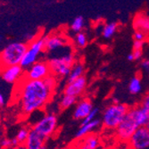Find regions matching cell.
<instances>
[{"mask_svg": "<svg viewBox=\"0 0 149 149\" xmlns=\"http://www.w3.org/2000/svg\"><path fill=\"white\" fill-rule=\"evenodd\" d=\"M88 85V80L85 76H82L79 78L78 79H75L71 82H67L63 90V95H68L74 97H79L83 94Z\"/></svg>", "mask_w": 149, "mask_h": 149, "instance_id": "cell-10", "label": "cell"}, {"mask_svg": "<svg viewBox=\"0 0 149 149\" xmlns=\"http://www.w3.org/2000/svg\"><path fill=\"white\" fill-rule=\"evenodd\" d=\"M5 104H6V97L4 96V94L0 92V110L2 109Z\"/></svg>", "mask_w": 149, "mask_h": 149, "instance_id": "cell-34", "label": "cell"}, {"mask_svg": "<svg viewBox=\"0 0 149 149\" xmlns=\"http://www.w3.org/2000/svg\"><path fill=\"white\" fill-rule=\"evenodd\" d=\"M24 72L25 71L20 65H13L0 71V76L6 82L9 84H16L23 78Z\"/></svg>", "mask_w": 149, "mask_h": 149, "instance_id": "cell-11", "label": "cell"}, {"mask_svg": "<svg viewBox=\"0 0 149 149\" xmlns=\"http://www.w3.org/2000/svg\"><path fill=\"white\" fill-rule=\"evenodd\" d=\"M0 146H1L2 149H12L13 147L12 139H8V138L2 139L0 140Z\"/></svg>", "mask_w": 149, "mask_h": 149, "instance_id": "cell-28", "label": "cell"}, {"mask_svg": "<svg viewBox=\"0 0 149 149\" xmlns=\"http://www.w3.org/2000/svg\"><path fill=\"white\" fill-rule=\"evenodd\" d=\"M131 149L149 148V130L146 127L139 128L129 140Z\"/></svg>", "mask_w": 149, "mask_h": 149, "instance_id": "cell-9", "label": "cell"}, {"mask_svg": "<svg viewBox=\"0 0 149 149\" xmlns=\"http://www.w3.org/2000/svg\"><path fill=\"white\" fill-rule=\"evenodd\" d=\"M118 29V23L117 22H109L106 23L102 30V36L105 39H110L112 38L114 34L116 33Z\"/></svg>", "mask_w": 149, "mask_h": 149, "instance_id": "cell-22", "label": "cell"}, {"mask_svg": "<svg viewBox=\"0 0 149 149\" xmlns=\"http://www.w3.org/2000/svg\"><path fill=\"white\" fill-rule=\"evenodd\" d=\"M0 149H2V147H1V146H0Z\"/></svg>", "mask_w": 149, "mask_h": 149, "instance_id": "cell-39", "label": "cell"}, {"mask_svg": "<svg viewBox=\"0 0 149 149\" xmlns=\"http://www.w3.org/2000/svg\"><path fill=\"white\" fill-rule=\"evenodd\" d=\"M77 102H78L77 97L68 96V95H63V97L59 102V108L61 111L66 110V109H68V108L73 106L74 104H76Z\"/></svg>", "mask_w": 149, "mask_h": 149, "instance_id": "cell-23", "label": "cell"}, {"mask_svg": "<svg viewBox=\"0 0 149 149\" xmlns=\"http://www.w3.org/2000/svg\"><path fill=\"white\" fill-rule=\"evenodd\" d=\"M92 101L88 97H83L77 102L72 117L76 120H83L93 110Z\"/></svg>", "mask_w": 149, "mask_h": 149, "instance_id": "cell-12", "label": "cell"}, {"mask_svg": "<svg viewBox=\"0 0 149 149\" xmlns=\"http://www.w3.org/2000/svg\"><path fill=\"white\" fill-rule=\"evenodd\" d=\"M67 40L61 35L58 34H50L45 36V50L48 52L56 51L59 48L65 47Z\"/></svg>", "mask_w": 149, "mask_h": 149, "instance_id": "cell-14", "label": "cell"}, {"mask_svg": "<svg viewBox=\"0 0 149 149\" xmlns=\"http://www.w3.org/2000/svg\"><path fill=\"white\" fill-rule=\"evenodd\" d=\"M30 127H22L16 133L15 137L12 139L13 140V146H16L17 145H22L24 144L27 138H28V135L30 132Z\"/></svg>", "mask_w": 149, "mask_h": 149, "instance_id": "cell-21", "label": "cell"}, {"mask_svg": "<svg viewBox=\"0 0 149 149\" xmlns=\"http://www.w3.org/2000/svg\"><path fill=\"white\" fill-rule=\"evenodd\" d=\"M146 128H147V129H148V130H149V123H147V125H146Z\"/></svg>", "mask_w": 149, "mask_h": 149, "instance_id": "cell-37", "label": "cell"}, {"mask_svg": "<svg viewBox=\"0 0 149 149\" xmlns=\"http://www.w3.org/2000/svg\"><path fill=\"white\" fill-rule=\"evenodd\" d=\"M139 128V127L138 126L136 120H134L132 113L129 109L124 119L115 130L116 137L121 141H129L134 132Z\"/></svg>", "mask_w": 149, "mask_h": 149, "instance_id": "cell-7", "label": "cell"}, {"mask_svg": "<svg viewBox=\"0 0 149 149\" xmlns=\"http://www.w3.org/2000/svg\"><path fill=\"white\" fill-rule=\"evenodd\" d=\"M100 146V139L97 134L90 133L85 138L81 139L79 142L77 149H98Z\"/></svg>", "mask_w": 149, "mask_h": 149, "instance_id": "cell-16", "label": "cell"}, {"mask_svg": "<svg viewBox=\"0 0 149 149\" xmlns=\"http://www.w3.org/2000/svg\"><path fill=\"white\" fill-rule=\"evenodd\" d=\"M99 113V109L97 107H94L93 108V110L90 112V113L83 120H81V123L80 125H84V124H87L88 123H91V121H93L94 120H96L97 115Z\"/></svg>", "mask_w": 149, "mask_h": 149, "instance_id": "cell-27", "label": "cell"}, {"mask_svg": "<svg viewBox=\"0 0 149 149\" xmlns=\"http://www.w3.org/2000/svg\"><path fill=\"white\" fill-rule=\"evenodd\" d=\"M132 55L134 56V61H141L142 57H143V49H139V50H133Z\"/></svg>", "mask_w": 149, "mask_h": 149, "instance_id": "cell-31", "label": "cell"}, {"mask_svg": "<svg viewBox=\"0 0 149 149\" xmlns=\"http://www.w3.org/2000/svg\"><path fill=\"white\" fill-rule=\"evenodd\" d=\"M76 62V57L72 52L67 53L61 57H53L47 61L51 74L56 78L68 77Z\"/></svg>", "mask_w": 149, "mask_h": 149, "instance_id": "cell-4", "label": "cell"}, {"mask_svg": "<svg viewBox=\"0 0 149 149\" xmlns=\"http://www.w3.org/2000/svg\"><path fill=\"white\" fill-rule=\"evenodd\" d=\"M50 74L51 72L47 61L38 60L30 68L25 70L23 79L30 80H43Z\"/></svg>", "mask_w": 149, "mask_h": 149, "instance_id": "cell-8", "label": "cell"}, {"mask_svg": "<svg viewBox=\"0 0 149 149\" xmlns=\"http://www.w3.org/2000/svg\"><path fill=\"white\" fill-rule=\"evenodd\" d=\"M140 105L149 112V93L146 94L145 96L143 97V98L141 100V103H140Z\"/></svg>", "mask_w": 149, "mask_h": 149, "instance_id": "cell-30", "label": "cell"}, {"mask_svg": "<svg viewBox=\"0 0 149 149\" xmlns=\"http://www.w3.org/2000/svg\"><path fill=\"white\" fill-rule=\"evenodd\" d=\"M84 26H85V21L84 18L82 16H77L72 22L71 26H70V29L72 31H73L74 33H79L81 32L84 29Z\"/></svg>", "mask_w": 149, "mask_h": 149, "instance_id": "cell-24", "label": "cell"}, {"mask_svg": "<svg viewBox=\"0 0 149 149\" xmlns=\"http://www.w3.org/2000/svg\"><path fill=\"white\" fill-rule=\"evenodd\" d=\"M28 48V43L12 42L0 52V71L13 65H20L24 54Z\"/></svg>", "mask_w": 149, "mask_h": 149, "instance_id": "cell-2", "label": "cell"}, {"mask_svg": "<svg viewBox=\"0 0 149 149\" xmlns=\"http://www.w3.org/2000/svg\"><path fill=\"white\" fill-rule=\"evenodd\" d=\"M140 67L146 72H149V59H142L140 61Z\"/></svg>", "mask_w": 149, "mask_h": 149, "instance_id": "cell-32", "label": "cell"}, {"mask_svg": "<svg viewBox=\"0 0 149 149\" xmlns=\"http://www.w3.org/2000/svg\"><path fill=\"white\" fill-rule=\"evenodd\" d=\"M84 72H85V66L83 63L76 62L72 66L70 74L67 77V82H71V81H73L80 77L84 76Z\"/></svg>", "mask_w": 149, "mask_h": 149, "instance_id": "cell-19", "label": "cell"}, {"mask_svg": "<svg viewBox=\"0 0 149 149\" xmlns=\"http://www.w3.org/2000/svg\"><path fill=\"white\" fill-rule=\"evenodd\" d=\"M100 125H101V120L97 118L96 120H94L93 121H91V123H88L84 125H80L75 134V138L79 140L83 139L86 136H88V134H90L93 130L97 129Z\"/></svg>", "mask_w": 149, "mask_h": 149, "instance_id": "cell-17", "label": "cell"}, {"mask_svg": "<svg viewBox=\"0 0 149 149\" xmlns=\"http://www.w3.org/2000/svg\"><path fill=\"white\" fill-rule=\"evenodd\" d=\"M128 90L130 95H134V96L141 93L142 81H141V78L139 75H135L130 79L128 86Z\"/></svg>", "mask_w": 149, "mask_h": 149, "instance_id": "cell-20", "label": "cell"}, {"mask_svg": "<svg viewBox=\"0 0 149 149\" xmlns=\"http://www.w3.org/2000/svg\"><path fill=\"white\" fill-rule=\"evenodd\" d=\"M127 58H128V60H129L130 62H133V61H134V56H133V55H132V53L129 54L128 56H127Z\"/></svg>", "mask_w": 149, "mask_h": 149, "instance_id": "cell-36", "label": "cell"}, {"mask_svg": "<svg viewBox=\"0 0 149 149\" xmlns=\"http://www.w3.org/2000/svg\"><path fill=\"white\" fill-rule=\"evenodd\" d=\"M31 128L48 140L57 130L58 119L56 114L47 113L37 121Z\"/></svg>", "mask_w": 149, "mask_h": 149, "instance_id": "cell-6", "label": "cell"}, {"mask_svg": "<svg viewBox=\"0 0 149 149\" xmlns=\"http://www.w3.org/2000/svg\"><path fill=\"white\" fill-rule=\"evenodd\" d=\"M74 42L76 46L79 48H84L88 45V37L87 34L83 31L79 32L75 35Z\"/></svg>", "mask_w": 149, "mask_h": 149, "instance_id": "cell-25", "label": "cell"}, {"mask_svg": "<svg viewBox=\"0 0 149 149\" xmlns=\"http://www.w3.org/2000/svg\"><path fill=\"white\" fill-rule=\"evenodd\" d=\"M130 107L123 103H112L105 107L102 113L101 124L106 130H116L127 114Z\"/></svg>", "mask_w": 149, "mask_h": 149, "instance_id": "cell-3", "label": "cell"}, {"mask_svg": "<svg viewBox=\"0 0 149 149\" xmlns=\"http://www.w3.org/2000/svg\"><path fill=\"white\" fill-rule=\"evenodd\" d=\"M17 85H19V108L24 115H30L34 112L42 110L55 94V91L45 84L44 80H30L22 78Z\"/></svg>", "mask_w": 149, "mask_h": 149, "instance_id": "cell-1", "label": "cell"}, {"mask_svg": "<svg viewBox=\"0 0 149 149\" xmlns=\"http://www.w3.org/2000/svg\"><path fill=\"white\" fill-rule=\"evenodd\" d=\"M12 149H27V148L23 144H22V145H17L16 146H13Z\"/></svg>", "mask_w": 149, "mask_h": 149, "instance_id": "cell-35", "label": "cell"}, {"mask_svg": "<svg viewBox=\"0 0 149 149\" xmlns=\"http://www.w3.org/2000/svg\"><path fill=\"white\" fill-rule=\"evenodd\" d=\"M44 82L45 84L53 91L56 92V87H57V78L55 77L54 75L50 74L48 75L47 78H45L44 79Z\"/></svg>", "mask_w": 149, "mask_h": 149, "instance_id": "cell-26", "label": "cell"}, {"mask_svg": "<svg viewBox=\"0 0 149 149\" xmlns=\"http://www.w3.org/2000/svg\"><path fill=\"white\" fill-rule=\"evenodd\" d=\"M45 51V36H41L38 38H35L33 40L28 44L22 60L20 63V66L23 70H27L28 68L34 64L37 61H38V57L40 54Z\"/></svg>", "mask_w": 149, "mask_h": 149, "instance_id": "cell-5", "label": "cell"}, {"mask_svg": "<svg viewBox=\"0 0 149 149\" xmlns=\"http://www.w3.org/2000/svg\"><path fill=\"white\" fill-rule=\"evenodd\" d=\"M41 149H47V146H43V147H42V148H41Z\"/></svg>", "mask_w": 149, "mask_h": 149, "instance_id": "cell-38", "label": "cell"}, {"mask_svg": "<svg viewBox=\"0 0 149 149\" xmlns=\"http://www.w3.org/2000/svg\"><path fill=\"white\" fill-rule=\"evenodd\" d=\"M146 35L144 32L139 31H135L133 34V38L135 41H145L146 40Z\"/></svg>", "mask_w": 149, "mask_h": 149, "instance_id": "cell-29", "label": "cell"}, {"mask_svg": "<svg viewBox=\"0 0 149 149\" xmlns=\"http://www.w3.org/2000/svg\"><path fill=\"white\" fill-rule=\"evenodd\" d=\"M130 111L139 128L146 127L147 123H149V112L146 109L139 104L137 106L130 107Z\"/></svg>", "mask_w": 149, "mask_h": 149, "instance_id": "cell-15", "label": "cell"}, {"mask_svg": "<svg viewBox=\"0 0 149 149\" xmlns=\"http://www.w3.org/2000/svg\"><path fill=\"white\" fill-rule=\"evenodd\" d=\"M146 41H135L133 42V50H139V49H143L144 45H145Z\"/></svg>", "mask_w": 149, "mask_h": 149, "instance_id": "cell-33", "label": "cell"}, {"mask_svg": "<svg viewBox=\"0 0 149 149\" xmlns=\"http://www.w3.org/2000/svg\"><path fill=\"white\" fill-rule=\"evenodd\" d=\"M133 27L136 31H142L145 34L149 33V17L143 13H139L134 18Z\"/></svg>", "mask_w": 149, "mask_h": 149, "instance_id": "cell-18", "label": "cell"}, {"mask_svg": "<svg viewBox=\"0 0 149 149\" xmlns=\"http://www.w3.org/2000/svg\"><path fill=\"white\" fill-rule=\"evenodd\" d=\"M47 141V139L46 138H44L42 135L38 134L31 127L28 138H27L23 145L26 146L27 149H41L43 146H46Z\"/></svg>", "mask_w": 149, "mask_h": 149, "instance_id": "cell-13", "label": "cell"}]
</instances>
